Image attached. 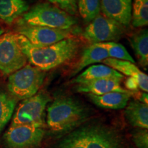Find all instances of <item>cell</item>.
<instances>
[{"label": "cell", "mask_w": 148, "mask_h": 148, "mask_svg": "<svg viewBox=\"0 0 148 148\" xmlns=\"http://www.w3.org/2000/svg\"><path fill=\"white\" fill-rule=\"evenodd\" d=\"M16 38L30 64L43 71L69 62L77 55L79 49V41L72 37L42 47L32 45L23 35L16 34Z\"/></svg>", "instance_id": "obj_1"}, {"label": "cell", "mask_w": 148, "mask_h": 148, "mask_svg": "<svg viewBox=\"0 0 148 148\" xmlns=\"http://www.w3.org/2000/svg\"><path fill=\"white\" fill-rule=\"evenodd\" d=\"M47 111L48 128L58 136L77 128L90 116V111L85 105L69 96L56 98L47 107Z\"/></svg>", "instance_id": "obj_2"}, {"label": "cell", "mask_w": 148, "mask_h": 148, "mask_svg": "<svg viewBox=\"0 0 148 148\" xmlns=\"http://www.w3.org/2000/svg\"><path fill=\"white\" fill-rule=\"evenodd\" d=\"M21 23L34 26L71 30L77 21L73 16L58 7L49 3H40L23 14Z\"/></svg>", "instance_id": "obj_3"}, {"label": "cell", "mask_w": 148, "mask_h": 148, "mask_svg": "<svg viewBox=\"0 0 148 148\" xmlns=\"http://www.w3.org/2000/svg\"><path fill=\"white\" fill-rule=\"evenodd\" d=\"M45 76V71L32 64H25L10 74L8 77V89L16 100H24L36 95L43 84Z\"/></svg>", "instance_id": "obj_4"}, {"label": "cell", "mask_w": 148, "mask_h": 148, "mask_svg": "<svg viewBox=\"0 0 148 148\" xmlns=\"http://www.w3.org/2000/svg\"><path fill=\"white\" fill-rule=\"evenodd\" d=\"M50 101V97L44 91L37 92L32 97L24 99L16 108L11 125L45 126V110Z\"/></svg>", "instance_id": "obj_5"}, {"label": "cell", "mask_w": 148, "mask_h": 148, "mask_svg": "<svg viewBox=\"0 0 148 148\" xmlns=\"http://www.w3.org/2000/svg\"><path fill=\"white\" fill-rule=\"evenodd\" d=\"M123 33V25L99 13L84 29L82 36L93 45L116 41L121 38Z\"/></svg>", "instance_id": "obj_6"}, {"label": "cell", "mask_w": 148, "mask_h": 148, "mask_svg": "<svg viewBox=\"0 0 148 148\" xmlns=\"http://www.w3.org/2000/svg\"><path fill=\"white\" fill-rule=\"evenodd\" d=\"M45 134V126L10 125L3 134V140L6 148H38Z\"/></svg>", "instance_id": "obj_7"}, {"label": "cell", "mask_w": 148, "mask_h": 148, "mask_svg": "<svg viewBox=\"0 0 148 148\" xmlns=\"http://www.w3.org/2000/svg\"><path fill=\"white\" fill-rule=\"evenodd\" d=\"M27 59L18 44L16 34L8 32L0 36V71L10 75L23 67Z\"/></svg>", "instance_id": "obj_8"}, {"label": "cell", "mask_w": 148, "mask_h": 148, "mask_svg": "<svg viewBox=\"0 0 148 148\" xmlns=\"http://www.w3.org/2000/svg\"><path fill=\"white\" fill-rule=\"evenodd\" d=\"M18 34L23 35L32 45L42 47L56 43L71 37V30L49 28L42 26H34L21 23Z\"/></svg>", "instance_id": "obj_9"}, {"label": "cell", "mask_w": 148, "mask_h": 148, "mask_svg": "<svg viewBox=\"0 0 148 148\" xmlns=\"http://www.w3.org/2000/svg\"><path fill=\"white\" fill-rule=\"evenodd\" d=\"M86 148H122L119 135L112 127L97 123L84 126Z\"/></svg>", "instance_id": "obj_10"}, {"label": "cell", "mask_w": 148, "mask_h": 148, "mask_svg": "<svg viewBox=\"0 0 148 148\" xmlns=\"http://www.w3.org/2000/svg\"><path fill=\"white\" fill-rule=\"evenodd\" d=\"M132 0H100L102 14L123 26H128L132 19Z\"/></svg>", "instance_id": "obj_11"}, {"label": "cell", "mask_w": 148, "mask_h": 148, "mask_svg": "<svg viewBox=\"0 0 148 148\" xmlns=\"http://www.w3.org/2000/svg\"><path fill=\"white\" fill-rule=\"evenodd\" d=\"M102 63L116 70L121 74H124L129 77H132L137 83L138 88L143 92L148 91V76L142 72L134 63L126 60H117L108 58L102 61Z\"/></svg>", "instance_id": "obj_12"}, {"label": "cell", "mask_w": 148, "mask_h": 148, "mask_svg": "<svg viewBox=\"0 0 148 148\" xmlns=\"http://www.w3.org/2000/svg\"><path fill=\"white\" fill-rule=\"evenodd\" d=\"M121 79L103 78L91 81L77 85L76 89L78 92H86L95 95H101L110 92H131L122 88L121 86Z\"/></svg>", "instance_id": "obj_13"}, {"label": "cell", "mask_w": 148, "mask_h": 148, "mask_svg": "<svg viewBox=\"0 0 148 148\" xmlns=\"http://www.w3.org/2000/svg\"><path fill=\"white\" fill-rule=\"evenodd\" d=\"M134 92H110L101 95L88 93L87 96L96 106L102 108L120 110L125 108Z\"/></svg>", "instance_id": "obj_14"}, {"label": "cell", "mask_w": 148, "mask_h": 148, "mask_svg": "<svg viewBox=\"0 0 148 148\" xmlns=\"http://www.w3.org/2000/svg\"><path fill=\"white\" fill-rule=\"evenodd\" d=\"M103 78H118L122 79L123 78V75L105 64H93L90 65L82 73L77 75L73 82L77 84H81Z\"/></svg>", "instance_id": "obj_15"}, {"label": "cell", "mask_w": 148, "mask_h": 148, "mask_svg": "<svg viewBox=\"0 0 148 148\" xmlns=\"http://www.w3.org/2000/svg\"><path fill=\"white\" fill-rule=\"evenodd\" d=\"M125 116L133 127L148 128V106L138 101H132L125 106Z\"/></svg>", "instance_id": "obj_16"}, {"label": "cell", "mask_w": 148, "mask_h": 148, "mask_svg": "<svg viewBox=\"0 0 148 148\" xmlns=\"http://www.w3.org/2000/svg\"><path fill=\"white\" fill-rule=\"evenodd\" d=\"M29 10L25 0H0V18L6 23H12Z\"/></svg>", "instance_id": "obj_17"}, {"label": "cell", "mask_w": 148, "mask_h": 148, "mask_svg": "<svg viewBox=\"0 0 148 148\" xmlns=\"http://www.w3.org/2000/svg\"><path fill=\"white\" fill-rule=\"evenodd\" d=\"M108 58V53L103 47L95 44L90 45L83 51L79 61L74 67L71 75L74 76L86 66L98 62H102L103 60Z\"/></svg>", "instance_id": "obj_18"}, {"label": "cell", "mask_w": 148, "mask_h": 148, "mask_svg": "<svg viewBox=\"0 0 148 148\" xmlns=\"http://www.w3.org/2000/svg\"><path fill=\"white\" fill-rule=\"evenodd\" d=\"M139 64L145 69L148 66V32L147 29L135 33L130 38Z\"/></svg>", "instance_id": "obj_19"}, {"label": "cell", "mask_w": 148, "mask_h": 148, "mask_svg": "<svg viewBox=\"0 0 148 148\" xmlns=\"http://www.w3.org/2000/svg\"><path fill=\"white\" fill-rule=\"evenodd\" d=\"M84 134V126L75 129L64 136L53 148H86Z\"/></svg>", "instance_id": "obj_20"}, {"label": "cell", "mask_w": 148, "mask_h": 148, "mask_svg": "<svg viewBox=\"0 0 148 148\" xmlns=\"http://www.w3.org/2000/svg\"><path fill=\"white\" fill-rule=\"evenodd\" d=\"M16 103L14 98L0 90V133L12 118Z\"/></svg>", "instance_id": "obj_21"}, {"label": "cell", "mask_w": 148, "mask_h": 148, "mask_svg": "<svg viewBox=\"0 0 148 148\" xmlns=\"http://www.w3.org/2000/svg\"><path fill=\"white\" fill-rule=\"evenodd\" d=\"M77 10L86 23H90L100 13V0H77Z\"/></svg>", "instance_id": "obj_22"}, {"label": "cell", "mask_w": 148, "mask_h": 148, "mask_svg": "<svg viewBox=\"0 0 148 148\" xmlns=\"http://www.w3.org/2000/svg\"><path fill=\"white\" fill-rule=\"evenodd\" d=\"M131 21L135 27L147 25L148 0H134Z\"/></svg>", "instance_id": "obj_23"}, {"label": "cell", "mask_w": 148, "mask_h": 148, "mask_svg": "<svg viewBox=\"0 0 148 148\" xmlns=\"http://www.w3.org/2000/svg\"><path fill=\"white\" fill-rule=\"evenodd\" d=\"M105 49L108 53V58L117 59V60H126L134 63V60L121 44L115 42H100L95 44Z\"/></svg>", "instance_id": "obj_24"}, {"label": "cell", "mask_w": 148, "mask_h": 148, "mask_svg": "<svg viewBox=\"0 0 148 148\" xmlns=\"http://www.w3.org/2000/svg\"><path fill=\"white\" fill-rule=\"evenodd\" d=\"M47 1L72 16L76 14L77 0H47Z\"/></svg>", "instance_id": "obj_25"}, {"label": "cell", "mask_w": 148, "mask_h": 148, "mask_svg": "<svg viewBox=\"0 0 148 148\" xmlns=\"http://www.w3.org/2000/svg\"><path fill=\"white\" fill-rule=\"evenodd\" d=\"M132 140L137 148H148L147 129L137 128L132 133Z\"/></svg>", "instance_id": "obj_26"}, {"label": "cell", "mask_w": 148, "mask_h": 148, "mask_svg": "<svg viewBox=\"0 0 148 148\" xmlns=\"http://www.w3.org/2000/svg\"><path fill=\"white\" fill-rule=\"evenodd\" d=\"M125 86H126V87L128 88L130 91L131 92L136 90L138 88L137 83H136L135 79L134 78H132V77H129V78L127 79L126 82H125Z\"/></svg>", "instance_id": "obj_27"}, {"label": "cell", "mask_w": 148, "mask_h": 148, "mask_svg": "<svg viewBox=\"0 0 148 148\" xmlns=\"http://www.w3.org/2000/svg\"><path fill=\"white\" fill-rule=\"evenodd\" d=\"M136 97H137L138 101L140 102L146 103V104L148 103V95L147 92H138Z\"/></svg>", "instance_id": "obj_28"}, {"label": "cell", "mask_w": 148, "mask_h": 148, "mask_svg": "<svg viewBox=\"0 0 148 148\" xmlns=\"http://www.w3.org/2000/svg\"><path fill=\"white\" fill-rule=\"evenodd\" d=\"M3 32H4V29H3V27H0V36L3 34Z\"/></svg>", "instance_id": "obj_29"}]
</instances>
